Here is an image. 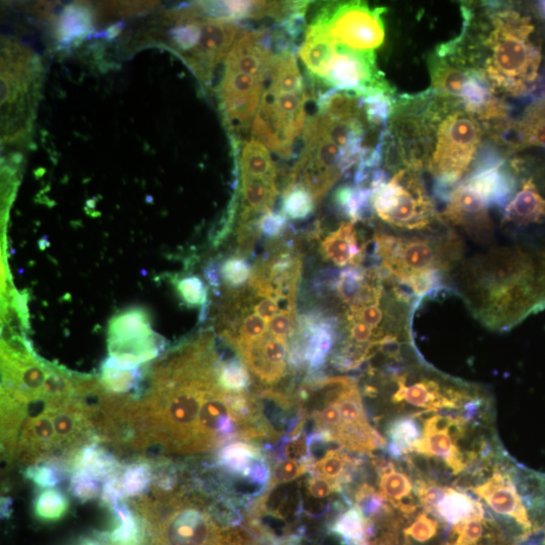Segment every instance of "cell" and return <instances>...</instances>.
Instances as JSON below:
<instances>
[{"label":"cell","instance_id":"obj_1","mask_svg":"<svg viewBox=\"0 0 545 545\" xmlns=\"http://www.w3.org/2000/svg\"><path fill=\"white\" fill-rule=\"evenodd\" d=\"M391 132L405 168L434 178V195L447 202L474 164L483 129L457 98L431 90L401 96L395 103Z\"/></svg>","mask_w":545,"mask_h":545},{"label":"cell","instance_id":"obj_2","mask_svg":"<svg viewBox=\"0 0 545 545\" xmlns=\"http://www.w3.org/2000/svg\"><path fill=\"white\" fill-rule=\"evenodd\" d=\"M461 296L489 329H510L545 302V252L495 247L461 263L452 274Z\"/></svg>","mask_w":545,"mask_h":545},{"label":"cell","instance_id":"obj_3","mask_svg":"<svg viewBox=\"0 0 545 545\" xmlns=\"http://www.w3.org/2000/svg\"><path fill=\"white\" fill-rule=\"evenodd\" d=\"M484 34L479 36V69L492 90L513 97L529 96L538 83L542 53L531 37L529 16L500 3H488Z\"/></svg>","mask_w":545,"mask_h":545},{"label":"cell","instance_id":"obj_4","mask_svg":"<svg viewBox=\"0 0 545 545\" xmlns=\"http://www.w3.org/2000/svg\"><path fill=\"white\" fill-rule=\"evenodd\" d=\"M375 267L382 277L413 298L443 288L462 263L464 245L454 232L444 235L373 238Z\"/></svg>","mask_w":545,"mask_h":545},{"label":"cell","instance_id":"obj_5","mask_svg":"<svg viewBox=\"0 0 545 545\" xmlns=\"http://www.w3.org/2000/svg\"><path fill=\"white\" fill-rule=\"evenodd\" d=\"M138 510L152 545H229L231 528L218 525L209 511L182 494L140 500Z\"/></svg>","mask_w":545,"mask_h":545},{"label":"cell","instance_id":"obj_6","mask_svg":"<svg viewBox=\"0 0 545 545\" xmlns=\"http://www.w3.org/2000/svg\"><path fill=\"white\" fill-rule=\"evenodd\" d=\"M370 188L373 211L393 228L424 232L442 221L416 171L401 169L390 180Z\"/></svg>","mask_w":545,"mask_h":545},{"label":"cell","instance_id":"obj_7","mask_svg":"<svg viewBox=\"0 0 545 545\" xmlns=\"http://www.w3.org/2000/svg\"><path fill=\"white\" fill-rule=\"evenodd\" d=\"M385 9L372 10L362 3L329 6L315 18L338 45L358 52H375L385 40L382 15Z\"/></svg>","mask_w":545,"mask_h":545},{"label":"cell","instance_id":"obj_8","mask_svg":"<svg viewBox=\"0 0 545 545\" xmlns=\"http://www.w3.org/2000/svg\"><path fill=\"white\" fill-rule=\"evenodd\" d=\"M163 349L151 329L148 314L142 309L121 313L109 324V354L126 367L140 368L156 359Z\"/></svg>","mask_w":545,"mask_h":545},{"label":"cell","instance_id":"obj_9","mask_svg":"<svg viewBox=\"0 0 545 545\" xmlns=\"http://www.w3.org/2000/svg\"><path fill=\"white\" fill-rule=\"evenodd\" d=\"M322 81L360 97L374 90H391L376 66L375 52H358L342 46H338Z\"/></svg>","mask_w":545,"mask_h":545},{"label":"cell","instance_id":"obj_10","mask_svg":"<svg viewBox=\"0 0 545 545\" xmlns=\"http://www.w3.org/2000/svg\"><path fill=\"white\" fill-rule=\"evenodd\" d=\"M265 80L240 71L225 69L220 95L230 126L242 131L251 126L257 115Z\"/></svg>","mask_w":545,"mask_h":545},{"label":"cell","instance_id":"obj_11","mask_svg":"<svg viewBox=\"0 0 545 545\" xmlns=\"http://www.w3.org/2000/svg\"><path fill=\"white\" fill-rule=\"evenodd\" d=\"M446 203L441 217L444 223L463 230L478 243H492L494 227L489 208L463 183L456 186Z\"/></svg>","mask_w":545,"mask_h":545},{"label":"cell","instance_id":"obj_12","mask_svg":"<svg viewBox=\"0 0 545 545\" xmlns=\"http://www.w3.org/2000/svg\"><path fill=\"white\" fill-rule=\"evenodd\" d=\"M240 27L231 21L202 19L201 39L188 61L203 82H208L214 69L229 53Z\"/></svg>","mask_w":545,"mask_h":545},{"label":"cell","instance_id":"obj_13","mask_svg":"<svg viewBox=\"0 0 545 545\" xmlns=\"http://www.w3.org/2000/svg\"><path fill=\"white\" fill-rule=\"evenodd\" d=\"M496 514L509 519L526 535L534 532L527 508L519 495L512 478L503 471L494 474L482 485L469 488Z\"/></svg>","mask_w":545,"mask_h":545},{"label":"cell","instance_id":"obj_14","mask_svg":"<svg viewBox=\"0 0 545 545\" xmlns=\"http://www.w3.org/2000/svg\"><path fill=\"white\" fill-rule=\"evenodd\" d=\"M272 36L262 31H243L227 58L225 69L267 79L271 60Z\"/></svg>","mask_w":545,"mask_h":545},{"label":"cell","instance_id":"obj_15","mask_svg":"<svg viewBox=\"0 0 545 545\" xmlns=\"http://www.w3.org/2000/svg\"><path fill=\"white\" fill-rule=\"evenodd\" d=\"M289 349L287 340L269 336L242 352L240 358L258 381L271 386L287 374Z\"/></svg>","mask_w":545,"mask_h":545},{"label":"cell","instance_id":"obj_16","mask_svg":"<svg viewBox=\"0 0 545 545\" xmlns=\"http://www.w3.org/2000/svg\"><path fill=\"white\" fill-rule=\"evenodd\" d=\"M463 184L488 208H505L517 191V178L506 164L470 172Z\"/></svg>","mask_w":545,"mask_h":545},{"label":"cell","instance_id":"obj_17","mask_svg":"<svg viewBox=\"0 0 545 545\" xmlns=\"http://www.w3.org/2000/svg\"><path fill=\"white\" fill-rule=\"evenodd\" d=\"M355 224L343 223L320 243V253L325 261L340 268L363 267L369 242H361Z\"/></svg>","mask_w":545,"mask_h":545},{"label":"cell","instance_id":"obj_18","mask_svg":"<svg viewBox=\"0 0 545 545\" xmlns=\"http://www.w3.org/2000/svg\"><path fill=\"white\" fill-rule=\"evenodd\" d=\"M379 473V489L382 496L403 518L410 519L420 504L414 499L410 478L399 471L392 462L373 461Z\"/></svg>","mask_w":545,"mask_h":545},{"label":"cell","instance_id":"obj_19","mask_svg":"<svg viewBox=\"0 0 545 545\" xmlns=\"http://www.w3.org/2000/svg\"><path fill=\"white\" fill-rule=\"evenodd\" d=\"M545 218V197L533 179H526L506 205L502 224L507 227H527L540 224Z\"/></svg>","mask_w":545,"mask_h":545},{"label":"cell","instance_id":"obj_20","mask_svg":"<svg viewBox=\"0 0 545 545\" xmlns=\"http://www.w3.org/2000/svg\"><path fill=\"white\" fill-rule=\"evenodd\" d=\"M337 50L338 45L327 35L323 25L314 19L307 27L304 43L299 50L306 69L323 80Z\"/></svg>","mask_w":545,"mask_h":545},{"label":"cell","instance_id":"obj_21","mask_svg":"<svg viewBox=\"0 0 545 545\" xmlns=\"http://www.w3.org/2000/svg\"><path fill=\"white\" fill-rule=\"evenodd\" d=\"M412 453L443 460L455 475L464 472L471 463L469 456L463 454L448 431L423 430L422 439L414 446Z\"/></svg>","mask_w":545,"mask_h":545},{"label":"cell","instance_id":"obj_22","mask_svg":"<svg viewBox=\"0 0 545 545\" xmlns=\"http://www.w3.org/2000/svg\"><path fill=\"white\" fill-rule=\"evenodd\" d=\"M428 67L432 81L430 90L460 100L470 69L461 68L459 63L453 65L452 61L436 54L429 57Z\"/></svg>","mask_w":545,"mask_h":545},{"label":"cell","instance_id":"obj_23","mask_svg":"<svg viewBox=\"0 0 545 545\" xmlns=\"http://www.w3.org/2000/svg\"><path fill=\"white\" fill-rule=\"evenodd\" d=\"M70 469L73 473H84L99 483L119 475L121 470L118 460L97 443L82 448L73 459Z\"/></svg>","mask_w":545,"mask_h":545},{"label":"cell","instance_id":"obj_24","mask_svg":"<svg viewBox=\"0 0 545 545\" xmlns=\"http://www.w3.org/2000/svg\"><path fill=\"white\" fill-rule=\"evenodd\" d=\"M267 88L279 93L304 92V82L292 51H279L271 60Z\"/></svg>","mask_w":545,"mask_h":545},{"label":"cell","instance_id":"obj_25","mask_svg":"<svg viewBox=\"0 0 545 545\" xmlns=\"http://www.w3.org/2000/svg\"><path fill=\"white\" fill-rule=\"evenodd\" d=\"M485 510L480 501L468 493L447 487L443 499L436 509L435 518L450 525H457L468 519L484 516Z\"/></svg>","mask_w":545,"mask_h":545},{"label":"cell","instance_id":"obj_26","mask_svg":"<svg viewBox=\"0 0 545 545\" xmlns=\"http://www.w3.org/2000/svg\"><path fill=\"white\" fill-rule=\"evenodd\" d=\"M513 127L515 133L513 148L538 147L545 149V99L531 103L521 120Z\"/></svg>","mask_w":545,"mask_h":545},{"label":"cell","instance_id":"obj_27","mask_svg":"<svg viewBox=\"0 0 545 545\" xmlns=\"http://www.w3.org/2000/svg\"><path fill=\"white\" fill-rule=\"evenodd\" d=\"M344 449L327 451L313 464L310 475H318L343 488L352 481L353 474L361 466L360 459L351 457Z\"/></svg>","mask_w":545,"mask_h":545},{"label":"cell","instance_id":"obj_28","mask_svg":"<svg viewBox=\"0 0 545 545\" xmlns=\"http://www.w3.org/2000/svg\"><path fill=\"white\" fill-rule=\"evenodd\" d=\"M265 452L255 444L234 441L222 447L217 454V466L232 476L246 479L253 462Z\"/></svg>","mask_w":545,"mask_h":545},{"label":"cell","instance_id":"obj_29","mask_svg":"<svg viewBox=\"0 0 545 545\" xmlns=\"http://www.w3.org/2000/svg\"><path fill=\"white\" fill-rule=\"evenodd\" d=\"M113 510L118 518V526L111 532L101 533L100 538L114 544L140 545L144 541L147 530L143 518L136 516L124 501Z\"/></svg>","mask_w":545,"mask_h":545},{"label":"cell","instance_id":"obj_30","mask_svg":"<svg viewBox=\"0 0 545 545\" xmlns=\"http://www.w3.org/2000/svg\"><path fill=\"white\" fill-rule=\"evenodd\" d=\"M241 176L277 182V168L269 151L254 139L242 151Z\"/></svg>","mask_w":545,"mask_h":545},{"label":"cell","instance_id":"obj_31","mask_svg":"<svg viewBox=\"0 0 545 545\" xmlns=\"http://www.w3.org/2000/svg\"><path fill=\"white\" fill-rule=\"evenodd\" d=\"M372 190L361 185H346L340 187L335 195L339 209L357 223L365 220L373 211L371 204Z\"/></svg>","mask_w":545,"mask_h":545},{"label":"cell","instance_id":"obj_32","mask_svg":"<svg viewBox=\"0 0 545 545\" xmlns=\"http://www.w3.org/2000/svg\"><path fill=\"white\" fill-rule=\"evenodd\" d=\"M497 97L486 79L477 71L470 69L460 101L466 111L479 118Z\"/></svg>","mask_w":545,"mask_h":545},{"label":"cell","instance_id":"obj_33","mask_svg":"<svg viewBox=\"0 0 545 545\" xmlns=\"http://www.w3.org/2000/svg\"><path fill=\"white\" fill-rule=\"evenodd\" d=\"M142 381V370L115 366L106 360L101 366L100 383L111 394L123 395L137 388Z\"/></svg>","mask_w":545,"mask_h":545},{"label":"cell","instance_id":"obj_34","mask_svg":"<svg viewBox=\"0 0 545 545\" xmlns=\"http://www.w3.org/2000/svg\"><path fill=\"white\" fill-rule=\"evenodd\" d=\"M387 434L390 443L407 456L412 454L414 446L422 439L423 430L420 428L419 419L412 414L393 420Z\"/></svg>","mask_w":545,"mask_h":545},{"label":"cell","instance_id":"obj_35","mask_svg":"<svg viewBox=\"0 0 545 545\" xmlns=\"http://www.w3.org/2000/svg\"><path fill=\"white\" fill-rule=\"evenodd\" d=\"M315 199L312 193L299 183L286 185L283 192L282 211L290 220H306L314 211Z\"/></svg>","mask_w":545,"mask_h":545},{"label":"cell","instance_id":"obj_36","mask_svg":"<svg viewBox=\"0 0 545 545\" xmlns=\"http://www.w3.org/2000/svg\"><path fill=\"white\" fill-rule=\"evenodd\" d=\"M217 382L228 392L247 391L252 383L249 369L241 358L220 361L217 367Z\"/></svg>","mask_w":545,"mask_h":545},{"label":"cell","instance_id":"obj_37","mask_svg":"<svg viewBox=\"0 0 545 545\" xmlns=\"http://www.w3.org/2000/svg\"><path fill=\"white\" fill-rule=\"evenodd\" d=\"M392 94V90L379 89L362 96L364 111L371 125L387 124L394 111L395 101Z\"/></svg>","mask_w":545,"mask_h":545},{"label":"cell","instance_id":"obj_38","mask_svg":"<svg viewBox=\"0 0 545 545\" xmlns=\"http://www.w3.org/2000/svg\"><path fill=\"white\" fill-rule=\"evenodd\" d=\"M69 510L66 496L58 490L47 489L38 495L34 513L38 520L52 523L61 520Z\"/></svg>","mask_w":545,"mask_h":545},{"label":"cell","instance_id":"obj_39","mask_svg":"<svg viewBox=\"0 0 545 545\" xmlns=\"http://www.w3.org/2000/svg\"><path fill=\"white\" fill-rule=\"evenodd\" d=\"M153 478V468L145 461L128 466L120 477L127 497H140L146 493L150 489Z\"/></svg>","mask_w":545,"mask_h":545},{"label":"cell","instance_id":"obj_40","mask_svg":"<svg viewBox=\"0 0 545 545\" xmlns=\"http://www.w3.org/2000/svg\"><path fill=\"white\" fill-rule=\"evenodd\" d=\"M426 511L418 514L412 523L403 530L404 544L412 542L424 544L439 535L441 521Z\"/></svg>","mask_w":545,"mask_h":545},{"label":"cell","instance_id":"obj_41","mask_svg":"<svg viewBox=\"0 0 545 545\" xmlns=\"http://www.w3.org/2000/svg\"><path fill=\"white\" fill-rule=\"evenodd\" d=\"M314 460H309L305 463H300L295 460H278L275 462V467L272 473V479L266 490H272L279 485L291 483L306 473H311Z\"/></svg>","mask_w":545,"mask_h":545},{"label":"cell","instance_id":"obj_42","mask_svg":"<svg viewBox=\"0 0 545 545\" xmlns=\"http://www.w3.org/2000/svg\"><path fill=\"white\" fill-rule=\"evenodd\" d=\"M67 467L56 462H44L28 467L26 476L40 488L49 489L63 481Z\"/></svg>","mask_w":545,"mask_h":545},{"label":"cell","instance_id":"obj_43","mask_svg":"<svg viewBox=\"0 0 545 545\" xmlns=\"http://www.w3.org/2000/svg\"><path fill=\"white\" fill-rule=\"evenodd\" d=\"M221 273L230 288H240L250 280L252 270L246 259L234 256L224 262Z\"/></svg>","mask_w":545,"mask_h":545},{"label":"cell","instance_id":"obj_44","mask_svg":"<svg viewBox=\"0 0 545 545\" xmlns=\"http://www.w3.org/2000/svg\"><path fill=\"white\" fill-rule=\"evenodd\" d=\"M414 491L418 497L420 506L434 517L439 503L446 494L447 487L436 484L433 481L419 480L415 484Z\"/></svg>","mask_w":545,"mask_h":545},{"label":"cell","instance_id":"obj_45","mask_svg":"<svg viewBox=\"0 0 545 545\" xmlns=\"http://www.w3.org/2000/svg\"><path fill=\"white\" fill-rule=\"evenodd\" d=\"M177 291L184 304L189 307H198L207 303V288L197 276H189L177 282Z\"/></svg>","mask_w":545,"mask_h":545},{"label":"cell","instance_id":"obj_46","mask_svg":"<svg viewBox=\"0 0 545 545\" xmlns=\"http://www.w3.org/2000/svg\"><path fill=\"white\" fill-rule=\"evenodd\" d=\"M99 482L90 476L74 472L70 480V491L80 501H89L97 498L101 492Z\"/></svg>","mask_w":545,"mask_h":545},{"label":"cell","instance_id":"obj_47","mask_svg":"<svg viewBox=\"0 0 545 545\" xmlns=\"http://www.w3.org/2000/svg\"><path fill=\"white\" fill-rule=\"evenodd\" d=\"M288 226L287 215L281 212L269 211L260 217L258 230L268 239L278 238Z\"/></svg>","mask_w":545,"mask_h":545},{"label":"cell","instance_id":"obj_48","mask_svg":"<svg viewBox=\"0 0 545 545\" xmlns=\"http://www.w3.org/2000/svg\"><path fill=\"white\" fill-rule=\"evenodd\" d=\"M306 491L314 500H325L336 493H342L343 488L321 476L311 475L306 482Z\"/></svg>","mask_w":545,"mask_h":545},{"label":"cell","instance_id":"obj_49","mask_svg":"<svg viewBox=\"0 0 545 545\" xmlns=\"http://www.w3.org/2000/svg\"><path fill=\"white\" fill-rule=\"evenodd\" d=\"M86 13L83 9H68L65 12L62 23H60V35L64 38H69L68 36L76 35L86 30L89 20Z\"/></svg>","mask_w":545,"mask_h":545},{"label":"cell","instance_id":"obj_50","mask_svg":"<svg viewBox=\"0 0 545 545\" xmlns=\"http://www.w3.org/2000/svg\"><path fill=\"white\" fill-rule=\"evenodd\" d=\"M296 330V314L279 313L269 322V332L275 338L288 341L294 338Z\"/></svg>","mask_w":545,"mask_h":545},{"label":"cell","instance_id":"obj_51","mask_svg":"<svg viewBox=\"0 0 545 545\" xmlns=\"http://www.w3.org/2000/svg\"><path fill=\"white\" fill-rule=\"evenodd\" d=\"M221 275H222V273L218 272L216 263H211L206 268L205 276H206L209 284L211 286H213L214 288H218V287L221 286V284H222Z\"/></svg>","mask_w":545,"mask_h":545},{"label":"cell","instance_id":"obj_52","mask_svg":"<svg viewBox=\"0 0 545 545\" xmlns=\"http://www.w3.org/2000/svg\"><path fill=\"white\" fill-rule=\"evenodd\" d=\"M537 10L540 16L545 20V0H543V2H538Z\"/></svg>","mask_w":545,"mask_h":545},{"label":"cell","instance_id":"obj_53","mask_svg":"<svg viewBox=\"0 0 545 545\" xmlns=\"http://www.w3.org/2000/svg\"><path fill=\"white\" fill-rule=\"evenodd\" d=\"M79 545H101V543L99 541L87 538L80 542Z\"/></svg>","mask_w":545,"mask_h":545},{"label":"cell","instance_id":"obj_54","mask_svg":"<svg viewBox=\"0 0 545 545\" xmlns=\"http://www.w3.org/2000/svg\"><path fill=\"white\" fill-rule=\"evenodd\" d=\"M115 545H136V544H115Z\"/></svg>","mask_w":545,"mask_h":545}]
</instances>
